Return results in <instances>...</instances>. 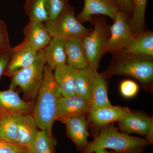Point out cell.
Wrapping results in <instances>:
<instances>
[{
  "label": "cell",
  "mask_w": 153,
  "mask_h": 153,
  "mask_svg": "<svg viewBox=\"0 0 153 153\" xmlns=\"http://www.w3.org/2000/svg\"><path fill=\"white\" fill-rule=\"evenodd\" d=\"M117 6L120 12H121L128 21L131 18L133 12L132 0H113Z\"/></svg>",
  "instance_id": "obj_30"
},
{
  "label": "cell",
  "mask_w": 153,
  "mask_h": 153,
  "mask_svg": "<svg viewBox=\"0 0 153 153\" xmlns=\"http://www.w3.org/2000/svg\"><path fill=\"white\" fill-rule=\"evenodd\" d=\"M44 50L38 52L36 60L31 65L17 72L11 77L9 88H19L26 101L31 102L37 97L41 87L46 66Z\"/></svg>",
  "instance_id": "obj_4"
},
{
  "label": "cell",
  "mask_w": 153,
  "mask_h": 153,
  "mask_svg": "<svg viewBox=\"0 0 153 153\" xmlns=\"http://www.w3.org/2000/svg\"><path fill=\"white\" fill-rule=\"evenodd\" d=\"M12 48L7 26L5 23L0 19V49L7 50Z\"/></svg>",
  "instance_id": "obj_31"
},
{
  "label": "cell",
  "mask_w": 153,
  "mask_h": 153,
  "mask_svg": "<svg viewBox=\"0 0 153 153\" xmlns=\"http://www.w3.org/2000/svg\"><path fill=\"white\" fill-rule=\"evenodd\" d=\"M0 153H30V152L29 148L0 140Z\"/></svg>",
  "instance_id": "obj_29"
},
{
  "label": "cell",
  "mask_w": 153,
  "mask_h": 153,
  "mask_svg": "<svg viewBox=\"0 0 153 153\" xmlns=\"http://www.w3.org/2000/svg\"><path fill=\"white\" fill-rule=\"evenodd\" d=\"M138 85L132 80L126 79L121 82L120 90L121 94L127 98H132L139 91Z\"/></svg>",
  "instance_id": "obj_28"
},
{
  "label": "cell",
  "mask_w": 153,
  "mask_h": 153,
  "mask_svg": "<svg viewBox=\"0 0 153 153\" xmlns=\"http://www.w3.org/2000/svg\"><path fill=\"white\" fill-rule=\"evenodd\" d=\"M45 5L49 20H52L63 12L66 4L63 0H45Z\"/></svg>",
  "instance_id": "obj_27"
},
{
  "label": "cell",
  "mask_w": 153,
  "mask_h": 153,
  "mask_svg": "<svg viewBox=\"0 0 153 153\" xmlns=\"http://www.w3.org/2000/svg\"><path fill=\"white\" fill-rule=\"evenodd\" d=\"M65 50L67 64L76 69H82L88 66L82 39L66 40Z\"/></svg>",
  "instance_id": "obj_19"
},
{
  "label": "cell",
  "mask_w": 153,
  "mask_h": 153,
  "mask_svg": "<svg viewBox=\"0 0 153 153\" xmlns=\"http://www.w3.org/2000/svg\"><path fill=\"white\" fill-rule=\"evenodd\" d=\"M91 108L89 102L78 95L62 96L57 104L56 120L78 114H88Z\"/></svg>",
  "instance_id": "obj_15"
},
{
  "label": "cell",
  "mask_w": 153,
  "mask_h": 153,
  "mask_svg": "<svg viewBox=\"0 0 153 153\" xmlns=\"http://www.w3.org/2000/svg\"><path fill=\"white\" fill-rule=\"evenodd\" d=\"M121 52L153 58V31H145L135 35L131 44Z\"/></svg>",
  "instance_id": "obj_20"
},
{
  "label": "cell",
  "mask_w": 153,
  "mask_h": 153,
  "mask_svg": "<svg viewBox=\"0 0 153 153\" xmlns=\"http://www.w3.org/2000/svg\"><path fill=\"white\" fill-rule=\"evenodd\" d=\"M76 70V68L67 64L54 70V77L62 96L75 94L74 87Z\"/></svg>",
  "instance_id": "obj_22"
},
{
  "label": "cell",
  "mask_w": 153,
  "mask_h": 153,
  "mask_svg": "<svg viewBox=\"0 0 153 153\" xmlns=\"http://www.w3.org/2000/svg\"><path fill=\"white\" fill-rule=\"evenodd\" d=\"M3 50V49H0V50Z\"/></svg>",
  "instance_id": "obj_36"
},
{
  "label": "cell",
  "mask_w": 153,
  "mask_h": 153,
  "mask_svg": "<svg viewBox=\"0 0 153 153\" xmlns=\"http://www.w3.org/2000/svg\"><path fill=\"white\" fill-rule=\"evenodd\" d=\"M12 52L13 47L10 49L0 50V79L7 69Z\"/></svg>",
  "instance_id": "obj_32"
},
{
  "label": "cell",
  "mask_w": 153,
  "mask_h": 153,
  "mask_svg": "<svg viewBox=\"0 0 153 153\" xmlns=\"http://www.w3.org/2000/svg\"><path fill=\"white\" fill-rule=\"evenodd\" d=\"M55 145L56 141L53 137L49 136L43 131L39 130L29 149L30 153H57Z\"/></svg>",
  "instance_id": "obj_26"
},
{
  "label": "cell",
  "mask_w": 153,
  "mask_h": 153,
  "mask_svg": "<svg viewBox=\"0 0 153 153\" xmlns=\"http://www.w3.org/2000/svg\"><path fill=\"white\" fill-rule=\"evenodd\" d=\"M128 24V19L121 12H118L114 23L110 27V35L105 54L122 52L128 47L134 38Z\"/></svg>",
  "instance_id": "obj_7"
},
{
  "label": "cell",
  "mask_w": 153,
  "mask_h": 153,
  "mask_svg": "<svg viewBox=\"0 0 153 153\" xmlns=\"http://www.w3.org/2000/svg\"><path fill=\"white\" fill-rule=\"evenodd\" d=\"M18 127L13 114L0 116V139L7 142L16 143Z\"/></svg>",
  "instance_id": "obj_24"
},
{
  "label": "cell",
  "mask_w": 153,
  "mask_h": 153,
  "mask_svg": "<svg viewBox=\"0 0 153 153\" xmlns=\"http://www.w3.org/2000/svg\"><path fill=\"white\" fill-rule=\"evenodd\" d=\"M119 11L113 0H84L83 8L76 17L81 23L92 24L94 16L97 15L107 16L114 21Z\"/></svg>",
  "instance_id": "obj_9"
},
{
  "label": "cell",
  "mask_w": 153,
  "mask_h": 153,
  "mask_svg": "<svg viewBox=\"0 0 153 153\" xmlns=\"http://www.w3.org/2000/svg\"><path fill=\"white\" fill-rule=\"evenodd\" d=\"M148 1V0H132V14L128 24L134 35L145 31V14Z\"/></svg>",
  "instance_id": "obj_23"
},
{
  "label": "cell",
  "mask_w": 153,
  "mask_h": 153,
  "mask_svg": "<svg viewBox=\"0 0 153 153\" xmlns=\"http://www.w3.org/2000/svg\"><path fill=\"white\" fill-rule=\"evenodd\" d=\"M63 1H64V2L66 4H69V1L70 0H63Z\"/></svg>",
  "instance_id": "obj_35"
},
{
  "label": "cell",
  "mask_w": 153,
  "mask_h": 153,
  "mask_svg": "<svg viewBox=\"0 0 153 153\" xmlns=\"http://www.w3.org/2000/svg\"><path fill=\"white\" fill-rule=\"evenodd\" d=\"M61 96V91L55 81L53 71L46 65L43 81L32 114L40 130L45 132L51 137H53L52 127L56 120L57 104Z\"/></svg>",
  "instance_id": "obj_1"
},
{
  "label": "cell",
  "mask_w": 153,
  "mask_h": 153,
  "mask_svg": "<svg viewBox=\"0 0 153 153\" xmlns=\"http://www.w3.org/2000/svg\"><path fill=\"white\" fill-rule=\"evenodd\" d=\"M108 89L106 78L97 72L89 102L91 110L112 105L108 99Z\"/></svg>",
  "instance_id": "obj_21"
},
{
  "label": "cell",
  "mask_w": 153,
  "mask_h": 153,
  "mask_svg": "<svg viewBox=\"0 0 153 153\" xmlns=\"http://www.w3.org/2000/svg\"><path fill=\"white\" fill-rule=\"evenodd\" d=\"M99 128L93 141L88 143L81 153H93L98 148L111 149L117 153H140L149 145L146 139L121 132L113 124Z\"/></svg>",
  "instance_id": "obj_3"
},
{
  "label": "cell",
  "mask_w": 153,
  "mask_h": 153,
  "mask_svg": "<svg viewBox=\"0 0 153 153\" xmlns=\"http://www.w3.org/2000/svg\"><path fill=\"white\" fill-rule=\"evenodd\" d=\"M58 120L65 125L68 137L74 143L77 149L82 151L88 144L89 135L85 114L69 116Z\"/></svg>",
  "instance_id": "obj_8"
},
{
  "label": "cell",
  "mask_w": 153,
  "mask_h": 153,
  "mask_svg": "<svg viewBox=\"0 0 153 153\" xmlns=\"http://www.w3.org/2000/svg\"><path fill=\"white\" fill-rule=\"evenodd\" d=\"M43 50L46 65L52 71L67 64L65 40L52 38Z\"/></svg>",
  "instance_id": "obj_17"
},
{
  "label": "cell",
  "mask_w": 153,
  "mask_h": 153,
  "mask_svg": "<svg viewBox=\"0 0 153 153\" xmlns=\"http://www.w3.org/2000/svg\"><path fill=\"white\" fill-rule=\"evenodd\" d=\"M114 56L108 67L102 73L105 78L115 75L128 76L135 79L147 89L153 81V58L120 52Z\"/></svg>",
  "instance_id": "obj_2"
},
{
  "label": "cell",
  "mask_w": 153,
  "mask_h": 153,
  "mask_svg": "<svg viewBox=\"0 0 153 153\" xmlns=\"http://www.w3.org/2000/svg\"><path fill=\"white\" fill-rule=\"evenodd\" d=\"M94 16L93 29L82 38V42L88 66L97 70L102 57L105 54L110 27L103 17Z\"/></svg>",
  "instance_id": "obj_5"
},
{
  "label": "cell",
  "mask_w": 153,
  "mask_h": 153,
  "mask_svg": "<svg viewBox=\"0 0 153 153\" xmlns=\"http://www.w3.org/2000/svg\"><path fill=\"white\" fill-rule=\"evenodd\" d=\"M97 72V70L89 66L77 69L74 82L75 94L89 102Z\"/></svg>",
  "instance_id": "obj_18"
},
{
  "label": "cell",
  "mask_w": 153,
  "mask_h": 153,
  "mask_svg": "<svg viewBox=\"0 0 153 153\" xmlns=\"http://www.w3.org/2000/svg\"><path fill=\"white\" fill-rule=\"evenodd\" d=\"M93 152L95 153H111L110 152L107 151L105 149H103V148H98L95 149L94 151Z\"/></svg>",
  "instance_id": "obj_34"
},
{
  "label": "cell",
  "mask_w": 153,
  "mask_h": 153,
  "mask_svg": "<svg viewBox=\"0 0 153 153\" xmlns=\"http://www.w3.org/2000/svg\"><path fill=\"white\" fill-rule=\"evenodd\" d=\"M38 52L24 41L13 48L10 59L4 75L11 78L17 72L31 65L36 60Z\"/></svg>",
  "instance_id": "obj_10"
},
{
  "label": "cell",
  "mask_w": 153,
  "mask_h": 153,
  "mask_svg": "<svg viewBox=\"0 0 153 153\" xmlns=\"http://www.w3.org/2000/svg\"><path fill=\"white\" fill-rule=\"evenodd\" d=\"M0 140H1V139H0Z\"/></svg>",
  "instance_id": "obj_37"
},
{
  "label": "cell",
  "mask_w": 153,
  "mask_h": 153,
  "mask_svg": "<svg viewBox=\"0 0 153 153\" xmlns=\"http://www.w3.org/2000/svg\"><path fill=\"white\" fill-rule=\"evenodd\" d=\"M23 41L38 52L43 50L52 39L43 22L30 20L23 29Z\"/></svg>",
  "instance_id": "obj_11"
},
{
  "label": "cell",
  "mask_w": 153,
  "mask_h": 153,
  "mask_svg": "<svg viewBox=\"0 0 153 153\" xmlns=\"http://www.w3.org/2000/svg\"><path fill=\"white\" fill-rule=\"evenodd\" d=\"M117 122L119 128L123 132L146 135L153 120L144 113L131 111Z\"/></svg>",
  "instance_id": "obj_14"
},
{
  "label": "cell",
  "mask_w": 153,
  "mask_h": 153,
  "mask_svg": "<svg viewBox=\"0 0 153 153\" xmlns=\"http://www.w3.org/2000/svg\"><path fill=\"white\" fill-rule=\"evenodd\" d=\"M33 107L32 103L21 98L14 89L0 91V116L32 113Z\"/></svg>",
  "instance_id": "obj_12"
},
{
  "label": "cell",
  "mask_w": 153,
  "mask_h": 153,
  "mask_svg": "<svg viewBox=\"0 0 153 153\" xmlns=\"http://www.w3.org/2000/svg\"><path fill=\"white\" fill-rule=\"evenodd\" d=\"M52 38L66 40L82 39L90 32L77 20L74 9L69 4L66 5L63 12L55 19L44 23Z\"/></svg>",
  "instance_id": "obj_6"
},
{
  "label": "cell",
  "mask_w": 153,
  "mask_h": 153,
  "mask_svg": "<svg viewBox=\"0 0 153 153\" xmlns=\"http://www.w3.org/2000/svg\"><path fill=\"white\" fill-rule=\"evenodd\" d=\"M24 9L30 20L45 23L49 20L45 0H26Z\"/></svg>",
  "instance_id": "obj_25"
},
{
  "label": "cell",
  "mask_w": 153,
  "mask_h": 153,
  "mask_svg": "<svg viewBox=\"0 0 153 153\" xmlns=\"http://www.w3.org/2000/svg\"><path fill=\"white\" fill-rule=\"evenodd\" d=\"M146 140L149 144H152L153 143V122L151 125L147 133L146 134Z\"/></svg>",
  "instance_id": "obj_33"
},
{
  "label": "cell",
  "mask_w": 153,
  "mask_h": 153,
  "mask_svg": "<svg viewBox=\"0 0 153 153\" xmlns=\"http://www.w3.org/2000/svg\"><path fill=\"white\" fill-rule=\"evenodd\" d=\"M131 111L128 108L120 106L104 107L91 110L88 113V120L98 127L117 122Z\"/></svg>",
  "instance_id": "obj_16"
},
{
  "label": "cell",
  "mask_w": 153,
  "mask_h": 153,
  "mask_svg": "<svg viewBox=\"0 0 153 153\" xmlns=\"http://www.w3.org/2000/svg\"><path fill=\"white\" fill-rule=\"evenodd\" d=\"M18 127L16 143L29 148L37 137L39 129L32 113L14 114Z\"/></svg>",
  "instance_id": "obj_13"
}]
</instances>
